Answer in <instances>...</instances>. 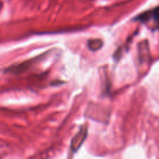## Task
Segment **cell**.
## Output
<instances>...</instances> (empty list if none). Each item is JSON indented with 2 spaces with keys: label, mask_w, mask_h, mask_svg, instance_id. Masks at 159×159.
I'll list each match as a JSON object with an SVG mask.
<instances>
[{
  "label": "cell",
  "mask_w": 159,
  "mask_h": 159,
  "mask_svg": "<svg viewBox=\"0 0 159 159\" xmlns=\"http://www.w3.org/2000/svg\"><path fill=\"white\" fill-rule=\"evenodd\" d=\"M87 134V128H82L80 130V131L75 135L74 138L72 139L71 141V149H73L74 151H77L78 149L80 148V146L82 145V144L83 143L84 140L86 138Z\"/></svg>",
  "instance_id": "cell-1"
}]
</instances>
